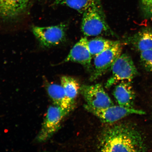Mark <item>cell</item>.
<instances>
[{"label":"cell","mask_w":152,"mask_h":152,"mask_svg":"<svg viewBox=\"0 0 152 152\" xmlns=\"http://www.w3.org/2000/svg\"><path fill=\"white\" fill-rule=\"evenodd\" d=\"M99 149L103 152H143L147 148L141 133L132 124L121 123L102 132Z\"/></svg>","instance_id":"obj_1"},{"label":"cell","mask_w":152,"mask_h":152,"mask_svg":"<svg viewBox=\"0 0 152 152\" xmlns=\"http://www.w3.org/2000/svg\"><path fill=\"white\" fill-rule=\"evenodd\" d=\"M81 28L86 37L107 36L116 37L106 21L100 0H98L83 14Z\"/></svg>","instance_id":"obj_2"},{"label":"cell","mask_w":152,"mask_h":152,"mask_svg":"<svg viewBox=\"0 0 152 152\" xmlns=\"http://www.w3.org/2000/svg\"><path fill=\"white\" fill-rule=\"evenodd\" d=\"M54 105L49 106L36 140L39 142L49 139L59 129L63 119L73 110Z\"/></svg>","instance_id":"obj_3"},{"label":"cell","mask_w":152,"mask_h":152,"mask_svg":"<svg viewBox=\"0 0 152 152\" xmlns=\"http://www.w3.org/2000/svg\"><path fill=\"white\" fill-rule=\"evenodd\" d=\"M67 28V24L61 23L47 27L33 26L32 30L40 45L49 48L65 42Z\"/></svg>","instance_id":"obj_4"},{"label":"cell","mask_w":152,"mask_h":152,"mask_svg":"<svg viewBox=\"0 0 152 152\" xmlns=\"http://www.w3.org/2000/svg\"><path fill=\"white\" fill-rule=\"evenodd\" d=\"M111 77L106 83L105 87L109 88L122 81L132 82L138 75L137 69L131 56L121 54L112 68Z\"/></svg>","instance_id":"obj_5"},{"label":"cell","mask_w":152,"mask_h":152,"mask_svg":"<svg viewBox=\"0 0 152 152\" xmlns=\"http://www.w3.org/2000/svg\"><path fill=\"white\" fill-rule=\"evenodd\" d=\"M122 49V44L119 41L113 47L94 56V68L90 80H96L111 71L114 64L121 56Z\"/></svg>","instance_id":"obj_6"},{"label":"cell","mask_w":152,"mask_h":152,"mask_svg":"<svg viewBox=\"0 0 152 152\" xmlns=\"http://www.w3.org/2000/svg\"><path fill=\"white\" fill-rule=\"evenodd\" d=\"M85 109L97 117L102 122L113 123L121 119L132 114L143 115L145 112L134 108H128L119 105H113L102 109H96L85 104Z\"/></svg>","instance_id":"obj_7"},{"label":"cell","mask_w":152,"mask_h":152,"mask_svg":"<svg viewBox=\"0 0 152 152\" xmlns=\"http://www.w3.org/2000/svg\"><path fill=\"white\" fill-rule=\"evenodd\" d=\"M80 92L86 102V104L91 107L99 109L114 105L101 83L82 85Z\"/></svg>","instance_id":"obj_8"},{"label":"cell","mask_w":152,"mask_h":152,"mask_svg":"<svg viewBox=\"0 0 152 152\" xmlns=\"http://www.w3.org/2000/svg\"><path fill=\"white\" fill-rule=\"evenodd\" d=\"M88 41L86 37L82 38L72 48L62 63L69 62L77 63L83 66L87 71L92 73V56L88 48Z\"/></svg>","instance_id":"obj_9"},{"label":"cell","mask_w":152,"mask_h":152,"mask_svg":"<svg viewBox=\"0 0 152 152\" xmlns=\"http://www.w3.org/2000/svg\"><path fill=\"white\" fill-rule=\"evenodd\" d=\"M30 0H0V19L15 20L26 12Z\"/></svg>","instance_id":"obj_10"},{"label":"cell","mask_w":152,"mask_h":152,"mask_svg":"<svg viewBox=\"0 0 152 152\" xmlns=\"http://www.w3.org/2000/svg\"><path fill=\"white\" fill-rule=\"evenodd\" d=\"M123 42L140 53L152 49V28H142L137 33L125 38Z\"/></svg>","instance_id":"obj_11"},{"label":"cell","mask_w":152,"mask_h":152,"mask_svg":"<svg viewBox=\"0 0 152 152\" xmlns=\"http://www.w3.org/2000/svg\"><path fill=\"white\" fill-rule=\"evenodd\" d=\"M113 94L119 105L134 108L135 93L131 82L122 81L117 83L114 89Z\"/></svg>","instance_id":"obj_12"},{"label":"cell","mask_w":152,"mask_h":152,"mask_svg":"<svg viewBox=\"0 0 152 152\" xmlns=\"http://www.w3.org/2000/svg\"><path fill=\"white\" fill-rule=\"evenodd\" d=\"M45 88L54 104L68 109L75 107V102L71 101L66 96L64 89L61 85L52 83L45 81Z\"/></svg>","instance_id":"obj_13"},{"label":"cell","mask_w":152,"mask_h":152,"mask_svg":"<svg viewBox=\"0 0 152 152\" xmlns=\"http://www.w3.org/2000/svg\"><path fill=\"white\" fill-rule=\"evenodd\" d=\"M119 41L97 37L88 40V46L91 55L95 56L113 47Z\"/></svg>","instance_id":"obj_14"},{"label":"cell","mask_w":152,"mask_h":152,"mask_svg":"<svg viewBox=\"0 0 152 152\" xmlns=\"http://www.w3.org/2000/svg\"><path fill=\"white\" fill-rule=\"evenodd\" d=\"M61 83L66 96L71 101L75 102L81 87L78 82L73 77L64 76L61 79Z\"/></svg>","instance_id":"obj_15"},{"label":"cell","mask_w":152,"mask_h":152,"mask_svg":"<svg viewBox=\"0 0 152 152\" xmlns=\"http://www.w3.org/2000/svg\"><path fill=\"white\" fill-rule=\"evenodd\" d=\"M98 0H54V4L64 5L83 14Z\"/></svg>","instance_id":"obj_16"},{"label":"cell","mask_w":152,"mask_h":152,"mask_svg":"<svg viewBox=\"0 0 152 152\" xmlns=\"http://www.w3.org/2000/svg\"><path fill=\"white\" fill-rule=\"evenodd\" d=\"M140 60L144 69L152 72V49L140 52Z\"/></svg>","instance_id":"obj_17"},{"label":"cell","mask_w":152,"mask_h":152,"mask_svg":"<svg viewBox=\"0 0 152 152\" xmlns=\"http://www.w3.org/2000/svg\"><path fill=\"white\" fill-rule=\"evenodd\" d=\"M142 10L145 14L152 18V0H140Z\"/></svg>","instance_id":"obj_18"}]
</instances>
